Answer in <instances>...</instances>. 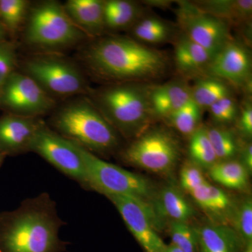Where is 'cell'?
Returning a JSON list of instances; mask_svg holds the SVG:
<instances>
[{
	"label": "cell",
	"instance_id": "83f0119b",
	"mask_svg": "<svg viewBox=\"0 0 252 252\" xmlns=\"http://www.w3.org/2000/svg\"><path fill=\"white\" fill-rule=\"evenodd\" d=\"M203 109L193 99L167 118L172 127L185 135H191L199 127Z\"/></svg>",
	"mask_w": 252,
	"mask_h": 252
},
{
	"label": "cell",
	"instance_id": "2e32d148",
	"mask_svg": "<svg viewBox=\"0 0 252 252\" xmlns=\"http://www.w3.org/2000/svg\"><path fill=\"white\" fill-rule=\"evenodd\" d=\"M215 55L181 34L175 41L174 62L176 69L186 77L205 76Z\"/></svg>",
	"mask_w": 252,
	"mask_h": 252
},
{
	"label": "cell",
	"instance_id": "ba28073f",
	"mask_svg": "<svg viewBox=\"0 0 252 252\" xmlns=\"http://www.w3.org/2000/svg\"><path fill=\"white\" fill-rule=\"evenodd\" d=\"M180 156L178 141L171 132L160 127H149L121 153L126 163L155 173L171 170Z\"/></svg>",
	"mask_w": 252,
	"mask_h": 252
},
{
	"label": "cell",
	"instance_id": "52a82bcc",
	"mask_svg": "<svg viewBox=\"0 0 252 252\" xmlns=\"http://www.w3.org/2000/svg\"><path fill=\"white\" fill-rule=\"evenodd\" d=\"M78 147L85 164L89 190L98 192L105 196L129 195L145 200L151 198L153 188L147 179L104 161L95 154L79 145Z\"/></svg>",
	"mask_w": 252,
	"mask_h": 252
},
{
	"label": "cell",
	"instance_id": "cb8c5ba5",
	"mask_svg": "<svg viewBox=\"0 0 252 252\" xmlns=\"http://www.w3.org/2000/svg\"><path fill=\"white\" fill-rule=\"evenodd\" d=\"M191 95L194 102L203 110L208 109L220 99L231 95V91L224 81L205 75L197 78L191 87Z\"/></svg>",
	"mask_w": 252,
	"mask_h": 252
},
{
	"label": "cell",
	"instance_id": "60d3db41",
	"mask_svg": "<svg viewBox=\"0 0 252 252\" xmlns=\"http://www.w3.org/2000/svg\"><path fill=\"white\" fill-rule=\"evenodd\" d=\"M5 158H6V157H5L4 154L1 153V151H0V168H1V165H2L3 162H4Z\"/></svg>",
	"mask_w": 252,
	"mask_h": 252
},
{
	"label": "cell",
	"instance_id": "836d02e7",
	"mask_svg": "<svg viewBox=\"0 0 252 252\" xmlns=\"http://www.w3.org/2000/svg\"><path fill=\"white\" fill-rule=\"evenodd\" d=\"M180 180L181 187L189 194L207 182L200 167L193 163L182 167Z\"/></svg>",
	"mask_w": 252,
	"mask_h": 252
},
{
	"label": "cell",
	"instance_id": "9a60e30c",
	"mask_svg": "<svg viewBox=\"0 0 252 252\" xmlns=\"http://www.w3.org/2000/svg\"><path fill=\"white\" fill-rule=\"evenodd\" d=\"M191 99V87L182 79L150 86L149 99L154 117L167 119Z\"/></svg>",
	"mask_w": 252,
	"mask_h": 252
},
{
	"label": "cell",
	"instance_id": "7c38bea8",
	"mask_svg": "<svg viewBox=\"0 0 252 252\" xmlns=\"http://www.w3.org/2000/svg\"><path fill=\"white\" fill-rule=\"evenodd\" d=\"M56 107V99L31 77L17 70L11 74L0 94V109L9 114L41 118Z\"/></svg>",
	"mask_w": 252,
	"mask_h": 252
},
{
	"label": "cell",
	"instance_id": "3957f363",
	"mask_svg": "<svg viewBox=\"0 0 252 252\" xmlns=\"http://www.w3.org/2000/svg\"><path fill=\"white\" fill-rule=\"evenodd\" d=\"M150 86L142 83H112L89 89V98L119 135L134 140L149 128L154 118Z\"/></svg>",
	"mask_w": 252,
	"mask_h": 252
},
{
	"label": "cell",
	"instance_id": "f1b7e54d",
	"mask_svg": "<svg viewBox=\"0 0 252 252\" xmlns=\"http://www.w3.org/2000/svg\"><path fill=\"white\" fill-rule=\"evenodd\" d=\"M207 132L218 161L232 160L235 157L238 153V145L231 131L215 127L207 128Z\"/></svg>",
	"mask_w": 252,
	"mask_h": 252
},
{
	"label": "cell",
	"instance_id": "277c9868",
	"mask_svg": "<svg viewBox=\"0 0 252 252\" xmlns=\"http://www.w3.org/2000/svg\"><path fill=\"white\" fill-rule=\"evenodd\" d=\"M49 126L94 154L112 153L120 144V135L85 96L70 99L54 111Z\"/></svg>",
	"mask_w": 252,
	"mask_h": 252
},
{
	"label": "cell",
	"instance_id": "d590c367",
	"mask_svg": "<svg viewBox=\"0 0 252 252\" xmlns=\"http://www.w3.org/2000/svg\"><path fill=\"white\" fill-rule=\"evenodd\" d=\"M241 162L248 170L249 173L251 174L252 172V145L251 142H249L242 149L241 152Z\"/></svg>",
	"mask_w": 252,
	"mask_h": 252
},
{
	"label": "cell",
	"instance_id": "30bf717a",
	"mask_svg": "<svg viewBox=\"0 0 252 252\" xmlns=\"http://www.w3.org/2000/svg\"><path fill=\"white\" fill-rule=\"evenodd\" d=\"M177 23L182 34L215 55L231 39L230 24L203 11L195 3L177 1Z\"/></svg>",
	"mask_w": 252,
	"mask_h": 252
},
{
	"label": "cell",
	"instance_id": "603a6c76",
	"mask_svg": "<svg viewBox=\"0 0 252 252\" xmlns=\"http://www.w3.org/2000/svg\"><path fill=\"white\" fill-rule=\"evenodd\" d=\"M132 38L141 43L160 44L175 36V28L165 20L156 16H142L132 27Z\"/></svg>",
	"mask_w": 252,
	"mask_h": 252
},
{
	"label": "cell",
	"instance_id": "d6a6232c",
	"mask_svg": "<svg viewBox=\"0 0 252 252\" xmlns=\"http://www.w3.org/2000/svg\"><path fill=\"white\" fill-rule=\"evenodd\" d=\"M214 122L222 125L231 124L238 116V106L231 95L223 97L208 108Z\"/></svg>",
	"mask_w": 252,
	"mask_h": 252
},
{
	"label": "cell",
	"instance_id": "5b68a950",
	"mask_svg": "<svg viewBox=\"0 0 252 252\" xmlns=\"http://www.w3.org/2000/svg\"><path fill=\"white\" fill-rule=\"evenodd\" d=\"M26 22L25 42L41 52L56 53L88 37L57 1L38 3L30 10Z\"/></svg>",
	"mask_w": 252,
	"mask_h": 252
},
{
	"label": "cell",
	"instance_id": "74e56055",
	"mask_svg": "<svg viewBox=\"0 0 252 252\" xmlns=\"http://www.w3.org/2000/svg\"><path fill=\"white\" fill-rule=\"evenodd\" d=\"M7 32L3 26L2 23L0 21V42L7 40Z\"/></svg>",
	"mask_w": 252,
	"mask_h": 252
},
{
	"label": "cell",
	"instance_id": "8d00e7d4",
	"mask_svg": "<svg viewBox=\"0 0 252 252\" xmlns=\"http://www.w3.org/2000/svg\"><path fill=\"white\" fill-rule=\"evenodd\" d=\"M144 2H147L144 3V4L152 5V6H160V7L163 8L169 7V6L172 4L171 1H166V0L165 1H161V0H160V1H146Z\"/></svg>",
	"mask_w": 252,
	"mask_h": 252
},
{
	"label": "cell",
	"instance_id": "d4e9b609",
	"mask_svg": "<svg viewBox=\"0 0 252 252\" xmlns=\"http://www.w3.org/2000/svg\"><path fill=\"white\" fill-rule=\"evenodd\" d=\"M208 170L212 180L225 188L243 190L248 185L250 173L240 161H218Z\"/></svg>",
	"mask_w": 252,
	"mask_h": 252
},
{
	"label": "cell",
	"instance_id": "484cf974",
	"mask_svg": "<svg viewBox=\"0 0 252 252\" xmlns=\"http://www.w3.org/2000/svg\"><path fill=\"white\" fill-rule=\"evenodd\" d=\"M189 152L194 165L200 168L209 170L218 162L205 127H198L190 135Z\"/></svg>",
	"mask_w": 252,
	"mask_h": 252
},
{
	"label": "cell",
	"instance_id": "44dd1931",
	"mask_svg": "<svg viewBox=\"0 0 252 252\" xmlns=\"http://www.w3.org/2000/svg\"><path fill=\"white\" fill-rule=\"evenodd\" d=\"M105 29L123 31L132 28L143 16V9L137 2L127 0L104 1Z\"/></svg>",
	"mask_w": 252,
	"mask_h": 252
},
{
	"label": "cell",
	"instance_id": "4dcf8cb0",
	"mask_svg": "<svg viewBox=\"0 0 252 252\" xmlns=\"http://www.w3.org/2000/svg\"><path fill=\"white\" fill-rule=\"evenodd\" d=\"M233 228L247 246L252 244V200L247 198L235 207L233 219Z\"/></svg>",
	"mask_w": 252,
	"mask_h": 252
},
{
	"label": "cell",
	"instance_id": "e0dca14e",
	"mask_svg": "<svg viewBox=\"0 0 252 252\" xmlns=\"http://www.w3.org/2000/svg\"><path fill=\"white\" fill-rule=\"evenodd\" d=\"M72 22L88 37H99L105 31L104 1L102 0H68L64 4Z\"/></svg>",
	"mask_w": 252,
	"mask_h": 252
},
{
	"label": "cell",
	"instance_id": "4316f807",
	"mask_svg": "<svg viewBox=\"0 0 252 252\" xmlns=\"http://www.w3.org/2000/svg\"><path fill=\"white\" fill-rule=\"evenodd\" d=\"M30 2L26 0H0V21L8 34L17 32L27 20Z\"/></svg>",
	"mask_w": 252,
	"mask_h": 252
},
{
	"label": "cell",
	"instance_id": "ab89813d",
	"mask_svg": "<svg viewBox=\"0 0 252 252\" xmlns=\"http://www.w3.org/2000/svg\"><path fill=\"white\" fill-rule=\"evenodd\" d=\"M243 252H252V244L251 245H247L244 248Z\"/></svg>",
	"mask_w": 252,
	"mask_h": 252
},
{
	"label": "cell",
	"instance_id": "e575fe53",
	"mask_svg": "<svg viewBox=\"0 0 252 252\" xmlns=\"http://www.w3.org/2000/svg\"><path fill=\"white\" fill-rule=\"evenodd\" d=\"M238 127L244 137L251 138L252 135V105L251 102H245L241 109L238 120Z\"/></svg>",
	"mask_w": 252,
	"mask_h": 252
},
{
	"label": "cell",
	"instance_id": "f546056e",
	"mask_svg": "<svg viewBox=\"0 0 252 252\" xmlns=\"http://www.w3.org/2000/svg\"><path fill=\"white\" fill-rule=\"evenodd\" d=\"M172 244L183 252H199L198 230L188 222L171 221Z\"/></svg>",
	"mask_w": 252,
	"mask_h": 252
},
{
	"label": "cell",
	"instance_id": "8992f818",
	"mask_svg": "<svg viewBox=\"0 0 252 252\" xmlns=\"http://www.w3.org/2000/svg\"><path fill=\"white\" fill-rule=\"evenodd\" d=\"M23 72L54 99L77 97L89 91L79 66L57 53L41 52L31 56L23 63Z\"/></svg>",
	"mask_w": 252,
	"mask_h": 252
},
{
	"label": "cell",
	"instance_id": "f35d334b",
	"mask_svg": "<svg viewBox=\"0 0 252 252\" xmlns=\"http://www.w3.org/2000/svg\"><path fill=\"white\" fill-rule=\"evenodd\" d=\"M162 252H183L180 249L177 248V247L175 246V245H167L166 248H165L164 251Z\"/></svg>",
	"mask_w": 252,
	"mask_h": 252
},
{
	"label": "cell",
	"instance_id": "5bb4252c",
	"mask_svg": "<svg viewBox=\"0 0 252 252\" xmlns=\"http://www.w3.org/2000/svg\"><path fill=\"white\" fill-rule=\"evenodd\" d=\"M45 122L41 118L5 113L0 117V151L5 157L31 152L33 140Z\"/></svg>",
	"mask_w": 252,
	"mask_h": 252
},
{
	"label": "cell",
	"instance_id": "8fae6325",
	"mask_svg": "<svg viewBox=\"0 0 252 252\" xmlns=\"http://www.w3.org/2000/svg\"><path fill=\"white\" fill-rule=\"evenodd\" d=\"M106 197L117 209L126 226L144 252L164 251L167 245L158 233L161 225L160 218L147 200L129 195Z\"/></svg>",
	"mask_w": 252,
	"mask_h": 252
},
{
	"label": "cell",
	"instance_id": "1f68e13d",
	"mask_svg": "<svg viewBox=\"0 0 252 252\" xmlns=\"http://www.w3.org/2000/svg\"><path fill=\"white\" fill-rule=\"evenodd\" d=\"M12 41L0 42V94L11 74L17 70V51Z\"/></svg>",
	"mask_w": 252,
	"mask_h": 252
},
{
	"label": "cell",
	"instance_id": "ac0fdd59",
	"mask_svg": "<svg viewBox=\"0 0 252 252\" xmlns=\"http://www.w3.org/2000/svg\"><path fill=\"white\" fill-rule=\"evenodd\" d=\"M189 195L205 213L216 223H225L233 219L235 207L233 200L223 189L210 182L200 186Z\"/></svg>",
	"mask_w": 252,
	"mask_h": 252
},
{
	"label": "cell",
	"instance_id": "7402d4cb",
	"mask_svg": "<svg viewBox=\"0 0 252 252\" xmlns=\"http://www.w3.org/2000/svg\"><path fill=\"white\" fill-rule=\"evenodd\" d=\"M155 211L160 218L165 217L171 221L188 222L195 214L191 204L182 195L180 190L172 186L162 189Z\"/></svg>",
	"mask_w": 252,
	"mask_h": 252
},
{
	"label": "cell",
	"instance_id": "4fadbf2b",
	"mask_svg": "<svg viewBox=\"0 0 252 252\" xmlns=\"http://www.w3.org/2000/svg\"><path fill=\"white\" fill-rule=\"evenodd\" d=\"M252 57L244 43L231 39L215 54L205 75L224 81L228 85L243 87L250 83Z\"/></svg>",
	"mask_w": 252,
	"mask_h": 252
},
{
	"label": "cell",
	"instance_id": "9c48e42d",
	"mask_svg": "<svg viewBox=\"0 0 252 252\" xmlns=\"http://www.w3.org/2000/svg\"><path fill=\"white\" fill-rule=\"evenodd\" d=\"M31 152L38 154L63 175L89 190L85 164L77 144L52 130L46 123L36 133Z\"/></svg>",
	"mask_w": 252,
	"mask_h": 252
},
{
	"label": "cell",
	"instance_id": "d6986e66",
	"mask_svg": "<svg viewBox=\"0 0 252 252\" xmlns=\"http://www.w3.org/2000/svg\"><path fill=\"white\" fill-rule=\"evenodd\" d=\"M197 230L199 252H243L245 248L234 228L225 223L214 222Z\"/></svg>",
	"mask_w": 252,
	"mask_h": 252
},
{
	"label": "cell",
	"instance_id": "7a4b0ae2",
	"mask_svg": "<svg viewBox=\"0 0 252 252\" xmlns=\"http://www.w3.org/2000/svg\"><path fill=\"white\" fill-rule=\"evenodd\" d=\"M66 224L49 193L26 199L16 210L0 212V252H67L70 243L59 236Z\"/></svg>",
	"mask_w": 252,
	"mask_h": 252
},
{
	"label": "cell",
	"instance_id": "6da1fadb",
	"mask_svg": "<svg viewBox=\"0 0 252 252\" xmlns=\"http://www.w3.org/2000/svg\"><path fill=\"white\" fill-rule=\"evenodd\" d=\"M84 59L91 72L108 84H149L165 77L170 67L163 51L125 36L96 39L84 51Z\"/></svg>",
	"mask_w": 252,
	"mask_h": 252
},
{
	"label": "cell",
	"instance_id": "ffe728a7",
	"mask_svg": "<svg viewBox=\"0 0 252 252\" xmlns=\"http://www.w3.org/2000/svg\"><path fill=\"white\" fill-rule=\"evenodd\" d=\"M193 2L205 12L224 20L230 26H245L252 20V0H214Z\"/></svg>",
	"mask_w": 252,
	"mask_h": 252
}]
</instances>
